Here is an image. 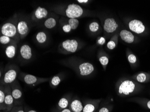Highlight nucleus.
<instances>
[{"label": "nucleus", "instance_id": "obj_37", "mask_svg": "<svg viewBox=\"0 0 150 112\" xmlns=\"http://www.w3.org/2000/svg\"><path fill=\"white\" fill-rule=\"evenodd\" d=\"M147 107H148L149 109H150V101H148V102L147 103Z\"/></svg>", "mask_w": 150, "mask_h": 112}, {"label": "nucleus", "instance_id": "obj_26", "mask_svg": "<svg viewBox=\"0 0 150 112\" xmlns=\"http://www.w3.org/2000/svg\"><path fill=\"white\" fill-rule=\"evenodd\" d=\"M99 28V25L96 22L91 23L89 25V30L93 33H95L97 32Z\"/></svg>", "mask_w": 150, "mask_h": 112}, {"label": "nucleus", "instance_id": "obj_32", "mask_svg": "<svg viewBox=\"0 0 150 112\" xmlns=\"http://www.w3.org/2000/svg\"><path fill=\"white\" fill-rule=\"evenodd\" d=\"M105 39L103 37H101L98 41V44H100V45H103L105 43Z\"/></svg>", "mask_w": 150, "mask_h": 112}, {"label": "nucleus", "instance_id": "obj_12", "mask_svg": "<svg viewBox=\"0 0 150 112\" xmlns=\"http://www.w3.org/2000/svg\"><path fill=\"white\" fill-rule=\"evenodd\" d=\"M135 85L130 80H125L121 83L119 87V92L120 94L128 95L133 92L134 90Z\"/></svg>", "mask_w": 150, "mask_h": 112}, {"label": "nucleus", "instance_id": "obj_29", "mask_svg": "<svg viewBox=\"0 0 150 112\" xmlns=\"http://www.w3.org/2000/svg\"><path fill=\"white\" fill-rule=\"evenodd\" d=\"M137 80L139 82H144L146 80V75L144 73H141L137 76Z\"/></svg>", "mask_w": 150, "mask_h": 112}, {"label": "nucleus", "instance_id": "obj_1", "mask_svg": "<svg viewBox=\"0 0 150 112\" xmlns=\"http://www.w3.org/2000/svg\"><path fill=\"white\" fill-rule=\"evenodd\" d=\"M53 12L59 16L69 18H77L83 15L84 11L77 4L65 5H59L54 6L51 9Z\"/></svg>", "mask_w": 150, "mask_h": 112}, {"label": "nucleus", "instance_id": "obj_31", "mask_svg": "<svg viewBox=\"0 0 150 112\" xmlns=\"http://www.w3.org/2000/svg\"><path fill=\"white\" fill-rule=\"evenodd\" d=\"M107 47L109 49H113L115 48V43L113 41H109L108 44H107Z\"/></svg>", "mask_w": 150, "mask_h": 112}, {"label": "nucleus", "instance_id": "obj_22", "mask_svg": "<svg viewBox=\"0 0 150 112\" xmlns=\"http://www.w3.org/2000/svg\"><path fill=\"white\" fill-rule=\"evenodd\" d=\"M69 105V101L68 98L65 97H63L58 102L57 106V109L59 111H60L68 108Z\"/></svg>", "mask_w": 150, "mask_h": 112}, {"label": "nucleus", "instance_id": "obj_2", "mask_svg": "<svg viewBox=\"0 0 150 112\" xmlns=\"http://www.w3.org/2000/svg\"><path fill=\"white\" fill-rule=\"evenodd\" d=\"M18 14L15 13L1 26V35L10 37L17 41H20L18 31L17 23Z\"/></svg>", "mask_w": 150, "mask_h": 112}, {"label": "nucleus", "instance_id": "obj_14", "mask_svg": "<svg viewBox=\"0 0 150 112\" xmlns=\"http://www.w3.org/2000/svg\"><path fill=\"white\" fill-rule=\"evenodd\" d=\"M129 29L136 33L140 34L144 31L145 27L142 22L139 20H133L129 23Z\"/></svg>", "mask_w": 150, "mask_h": 112}, {"label": "nucleus", "instance_id": "obj_30", "mask_svg": "<svg viewBox=\"0 0 150 112\" xmlns=\"http://www.w3.org/2000/svg\"><path fill=\"white\" fill-rule=\"evenodd\" d=\"M128 60L129 61V62L131 63H134L136 62V58L135 56L133 54H130L129 56L128 57Z\"/></svg>", "mask_w": 150, "mask_h": 112}, {"label": "nucleus", "instance_id": "obj_8", "mask_svg": "<svg viewBox=\"0 0 150 112\" xmlns=\"http://www.w3.org/2000/svg\"><path fill=\"white\" fill-rule=\"evenodd\" d=\"M11 94L15 101V106H22L23 103L21 87L17 80L11 85Z\"/></svg>", "mask_w": 150, "mask_h": 112}, {"label": "nucleus", "instance_id": "obj_21", "mask_svg": "<svg viewBox=\"0 0 150 112\" xmlns=\"http://www.w3.org/2000/svg\"><path fill=\"white\" fill-rule=\"evenodd\" d=\"M62 80V76L60 74L54 76L50 80V85L52 88H56Z\"/></svg>", "mask_w": 150, "mask_h": 112}, {"label": "nucleus", "instance_id": "obj_27", "mask_svg": "<svg viewBox=\"0 0 150 112\" xmlns=\"http://www.w3.org/2000/svg\"><path fill=\"white\" fill-rule=\"evenodd\" d=\"M99 61L103 66H106L108 63V58L105 56H102L99 58Z\"/></svg>", "mask_w": 150, "mask_h": 112}, {"label": "nucleus", "instance_id": "obj_20", "mask_svg": "<svg viewBox=\"0 0 150 112\" xmlns=\"http://www.w3.org/2000/svg\"><path fill=\"white\" fill-rule=\"evenodd\" d=\"M6 97L5 86H0V110L6 111L5 100Z\"/></svg>", "mask_w": 150, "mask_h": 112}, {"label": "nucleus", "instance_id": "obj_6", "mask_svg": "<svg viewBox=\"0 0 150 112\" xmlns=\"http://www.w3.org/2000/svg\"><path fill=\"white\" fill-rule=\"evenodd\" d=\"M79 43L76 39H67L59 44L58 51L62 54L74 53L78 50Z\"/></svg>", "mask_w": 150, "mask_h": 112}, {"label": "nucleus", "instance_id": "obj_5", "mask_svg": "<svg viewBox=\"0 0 150 112\" xmlns=\"http://www.w3.org/2000/svg\"><path fill=\"white\" fill-rule=\"evenodd\" d=\"M50 13L44 7L39 6L36 8L29 15L33 27L41 24L48 17Z\"/></svg>", "mask_w": 150, "mask_h": 112}, {"label": "nucleus", "instance_id": "obj_7", "mask_svg": "<svg viewBox=\"0 0 150 112\" xmlns=\"http://www.w3.org/2000/svg\"><path fill=\"white\" fill-rule=\"evenodd\" d=\"M18 78L27 85L31 86L38 85L50 80L49 78H41L22 72L19 73Z\"/></svg>", "mask_w": 150, "mask_h": 112}, {"label": "nucleus", "instance_id": "obj_11", "mask_svg": "<svg viewBox=\"0 0 150 112\" xmlns=\"http://www.w3.org/2000/svg\"><path fill=\"white\" fill-rule=\"evenodd\" d=\"M6 97H5V104L6 107V111L10 112L15 106V101L11 94V85H7L5 86Z\"/></svg>", "mask_w": 150, "mask_h": 112}, {"label": "nucleus", "instance_id": "obj_3", "mask_svg": "<svg viewBox=\"0 0 150 112\" xmlns=\"http://www.w3.org/2000/svg\"><path fill=\"white\" fill-rule=\"evenodd\" d=\"M20 73L19 67L15 64H8L4 70L2 78L0 79L1 85H11L14 82Z\"/></svg>", "mask_w": 150, "mask_h": 112}, {"label": "nucleus", "instance_id": "obj_36", "mask_svg": "<svg viewBox=\"0 0 150 112\" xmlns=\"http://www.w3.org/2000/svg\"><path fill=\"white\" fill-rule=\"evenodd\" d=\"M24 109L25 112H37V111L33 109H29L26 108H24Z\"/></svg>", "mask_w": 150, "mask_h": 112}, {"label": "nucleus", "instance_id": "obj_18", "mask_svg": "<svg viewBox=\"0 0 150 112\" xmlns=\"http://www.w3.org/2000/svg\"><path fill=\"white\" fill-rule=\"evenodd\" d=\"M120 35L121 39L127 43H132L134 42V37L131 32L127 30H122L120 32Z\"/></svg>", "mask_w": 150, "mask_h": 112}, {"label": "nucleus", "instance_id": "obj_19", "mask_svg": "<svg viewBox=\"0 0 150 112\" xmlns=\"http://www.w3.org/2000/svg\"><path fill=\"white\" fill-rule=\"evenodd\" d=\"M48 35L44 31L38 32L35 36V40L38 44H45L48 41Z\"/></svg>", "mask_w": 150, "mask_h": 112}, {"label": "nucleus", "instance_id": "obj_35", "mask_svg": "<svg viewBox=\"0 0 150 112\" xmlns=\"http://www.w3.org/2000/svg\"><path fill=\"white\" fill-rule=\"evenodd\" d=\"M77 1L79 3H81V4L82 3H85V4H86V3L88 2V0H78Z\"/></svg>", "mask_w": 150, "mask_h": 112}, {"label": "nucleus", "instance_id": "obj_13", "mask_svg": "<svg viewBox=\"0 0 150 112\" xmlns=\"http://www.w3.org/2000/svg\"><path fill=\"white\" fill-rule=\"evenodd\" d=\"M79 73L82 76H86L93 72L94 68L93 65L89 62H83L78 66Z\"/></svg>", "mask_w": 150, "mask_h": 112}, {"label": "nucleus", "instance_id": "obj_38", "mask_svg": "<svg viewBox=\"0 0 150 112\" xmlns=\"http://www.w3.org/2000/svg\"><path fill=\"white\" fill-rule=\"evenodd\" d=\"M0 112H6V111H0Z\"/></svg>", "mask_w": 150, "mask_h": 112}, {"label": "nucleus", "instance_id": "obj_28", "mask_svg": "<svg viewBox=\"0 0 150 112\" xmlns=\"http://www.w3.org/2000/svg\"><path fill=\"white\" fill-rule=\"evenodd\" d=\"M10 112H25L23 106H15Z\"/></svg>", "mask_w": 150, "mask_h": 112}, {"label": "nucleus", "instance_id": "obj_16", "mask_svg": "<svg viewBox=\"0 0 150 112\" xmlns=\"http://www.w3.org/2000/svg\"><path fill=\"white\" fill-rule=\"evenodd\" d=\"M17 43L7 45L5 48V54L8 58H13L16 57L17 52Z\"/></svg>", "mask_w": 150, "mask_h": 112}, {"label": "nucleus", "instance_id": "obj_4", "mask_svg": "<svg viewBox=\"0 0 150 112\" xmlns=\"http://www.w3.org/2000/svg\"><path fill=\"white\" fill-rule=\"evenodd\" d=\"M32 26L29 15L18 14L17 28L20 39H23L28 35Z\"/></svg>", "mask_w": 150, "mask_h": 112}, {"label": "nucleus", "instance_id": "obj_24", "mask_svg": "<svg viewBox=\"0 0 150 112\" xmlns=\"http://www.w3.org/2000/svg\"><path fill=\"white\" fill-rule=\"evenodd\" d=\"M62 18L66 22L71 26V30H76L78 27L79 21L77 18H69L67 17L66 18L64 16H62Z\"/></svg>", "mask_w": 150, "mask_h": 112}, {"label": "nucleus", "instance_id": "obj_17", "mask_svg": "<svg viewBox=\"0 0 150 112\" xmlns=\"http://www.w3.org/2000/svg\"><path fill=\"white\" fill-rule=\"evenodd\" d=\"M69 108L71 112H82L83 109V104L81 101L76 99L71 103Z\"/></svg>", "mask_w": 150, "mask_h": 112}, {"label": "nucleus", "instance_id": "obj_25", "mask_svg": "<svg viewBox=\"0 0 150 112\" xmlns=\"http://www.w3.org/2000/svg\"><path fill=\"white\" fill-rule=\"evenodd\" d=\"M96 106L92 103H88L83 107L82 112H94L95 111Z\"/></svg>", "mask_w": 150, "mask_h": 112}, {"label": "nucleus", "instance_id": "obj_34", "mask_svg": "<svg viewBox=\"0 0 150 112\" xmlns=\"http://www.w3.org/2000/svg\"><path fill=\"white\" fill-rule=\"evenodd\" d=\"M59 112H71V111L70 109H69V108H66V109H63V110H60V111H59Z\"/></svg>", "mask_w": 150, "mask_h": 112}, {"label": "nucleus", "instance_id": "obj_10", "mask_svg": "<svg viewBox=\"0 0 150 112\" xmlns=\"http://www.w3.org/2000/svg\"><path fill=\"white\" fill-rule=\"evenodd\" d=\"M59 18V15L55 13L50 12L48 17L40 24L46 29H52L56 27Z\"/></svg>", "mask_w": 150, "mask_h": 112}, {"label": "nucleus", "instance_id": "obj_23", "mask_svg": "<svg viewBox=\"0 0 150 112\" xmlns=\"http://www.w3.org/2000/svg\"><path fill=\"white\" fill-rule=\"evenodd\" d=\"M0 43L2 45L7 46L12 44L17 43L18 44V42L15 39L7 37V36H5L1 35L0 37Z\"/></svg>", "mask_w": 150, "mask_h": 112}, {"label": "nucleus", "instance_id": "obj_15", "mask_svg": "<svg viewBox=\"0 0 150 112\" xmlns=\"http://www.w3.org/2000/svg\"><path fill=\"white\" fill-rule=\"evenodd\" d=\"M118 27L115 20L112 18H108L104 21L103 28L107 33H112L116 30Z\"/></svg>", "mask_w": 150, "mask_h": 112}, {"label": "nucleus", "instance_id": "obj_33", "mask_svg": "<svg viewBox=\"0 0 150 112\" xmlns=\"http://www.w3.org/2000/svg\"><path fill=\"white\" fill-rule=\"evenodd\" d=\"M99 112H109L108 109L106 108L103 107L99 110Z\"/></svg>", "mask_w": 150, "mask_h": 112}, {"label": "nucleus", "instance_id": "obj_9", "mask_svg": "<svg viewBox=\"0 0 150 112\" xmlns=\"http://www.w3.org/2000/svg\"><path fill=\"white\" fill-rule=\"evenodd\" d=\"M19 59L23 63L28 62L33 57V50L28 44H23L19 48Z\"/></svg>", "mask_w": 150, "mask_h": 112}]
</instances>
